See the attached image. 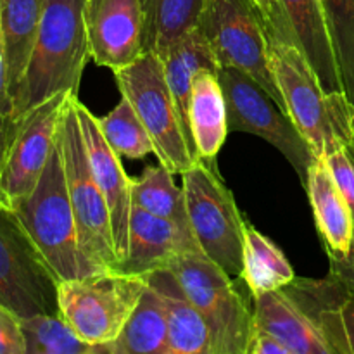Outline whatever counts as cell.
<instances>
[{"label": "cell", "mask_w": 354, "mask_h": 354, "mask_svg": "<svg viewBox=\"0 0 354 354\" xmlns=\"http://www.w3.org/2000/svg\"><path fill=\"white\" fill-rule=\"evenodd\" d=\"M0 114L12 116V99H10L9 93V80H7V61L2 26H0Z\"/></svg>", "instance_id": "35"}, {"label": "cell", "mask_w": 354, "mask_h": 354, "mask_svg": "<svg viewBox=\"0 0 354 354\" xmlns=\"http://www.w3.org/2000/svg\"><path fill=\"white\" fill-rule=\"evenodd\" d=\"M175 173L166 166H149L140 178L131 185V203L156 216L168 218L180 227L192 232L189 213H187L185 192L173 180Z\"/></svg>", "instance_id": "26"}, {"label": "cell", "mask_w": 354, "mask_h": 354, "mask_svg": "<svg viewBox=\"0 0 354 354\" xmlns=\"http://www.w3.org/2000/svg\"><path fill=\"white\" fill-rule=\"evenodd\" d=\"M241 279L252 297L286 289L296 279L292 265L282 249L272 239L256 230L249 221L245 225Z\"/></svg>", "instance_id": "24"}, {"label": "cell", "mask_w": 354, "mask_h": 354, "mask_svg": "<svg viewBox=\"0 0 354 354\" xmlns=\"http://www.w3.org/2000/svg\"><path fill=\"white\" fill-rule=\"evenodd\" d=\"M59 279L12 211L0 207V304L19 318L59 315Z\"/></svg>", "instance_id": "11"}, {"label": "cell", "mask_w": 354, "mask_h": 354, "mask_svg": "<svg viewBox=\"0 0 354 354\" xmlns=\"http://www.w3.org/2000/svg\"><path fill=\"white\" fill-rule=\"evenodd\" d=\"M14 128H16V120L7 114H0V171H2L3 159H6L10 138H12Z\"/></svg>", "instance_id": "36"}, {"label": "cell", "mask_w": 354, "mask_h": 354, "mask_svg": "<svg viewBox=\"0 0 354 354\" xmlns=\"http://www.w3.org/2000/svg\"><path fill=\"white\" fill-rule=\"evenodd\" d=\"M325 161H327L337 185L341 187L354 218V142H349V144L342 145L341 149L328 154ZM328 261H332V259H328ZM344 265H354V252L351 261L344 263Z\"/></svg>", "instance_id": "30"}, {"label": "cell", "mask_w": 354, "mask_h": 354, "mask_svg": "<svg viewBox=\"0 0 354 354\" xmlns=\"http://www.w3.org/2000/svg\"><path fill=\"white\" fill-rule=\"evenodd\" d=\"M190 131L201 161L216 165L228 135V113L218 73L201 71L192 86L189 106Z\"/></svg>", "instance_id": "20"}, {"label": "cell", "mask_w": 354, "mask_h": 354, "mask_svg": "<svg viewBox=\"0 0 354 354\" xmlns=\"http://www.w3.org/2000/svg\"><path fill=\"white\" fill-rule=\"evenodd\" d=\"M330 273L341 277L344 282H348L349 286L354 283V265H344V263L330 261Z\"/></svg>", "instance_id": "37"}, {"label": "cell", "mask_w": 354, "mask_h": 354, "mask_svg": "<svg viewBox=\"0 0 354 354\" xmlns=\"http://www.w3.org/2000/svg\"><path fill=\"white\" fill-rule=\"evenodd\" d=\"M265 19L266 35L280 38V40L296 41L292 30H290L289 19L282 7V0H252ZM297 44V41H296Z\"/></svg>", "instance_id": "32"}, {"label": "cell", "mask_w": 354, "mask_h": 354, "mask_svg": "<svg viewBox=\"0 0 354 354\" xmlns=\"http://www.w3.org/2000/svg\"><path fill=\"white\" fill-rule=\"evenodd\" d=\"M45 2L47 0H0V26L12 109L37 41Z\"/></svg>", "instance_id": "22"}, {"label": "cell", "mask_w": 354, "mask_h": 354, "mask_svg": "<svg viewBox=\"0 0 354 354\" xmlns=\"http://www.w3.org/2000/svg\"><path fill=\"white\" fill-rule=\"evenodd\" d=\"M26 354H106L80 337L61 315H33L19 318Z\"/></svg>", "instance_id": "27"}, {"label": "cell", "mask_w": 354, "mask_h": 354, "mask_svg": "<svg viewBox=\"0 0 354 354\" xmlns=\"http://www.w3.org/2000/svg\"><path fill=\"white\" fill-rule=\"evenodd\" d=\"M199 30L220 68H235L251 76L287 114L272 71L265 19L252 0H206Z\"/></svg>", "instance_id": "9"}, {"label": "cell", "mask_w": 354, "mask_h": 354, "mask_svg": "<svg viewBox=\"0 0 354 354\" xmlns=\"http://www.w3.org/2000/svg\"><path fill=\"white\" fill-rule=\"evenodd\" d=\"M346 95L354 104V0H322Z\"/></svg>", "instance_id": "29"}, {"label": "cell", "mask_w": 354, "mask_h": 354, "mask_svg": "<svg viewBox=\"0 0 354 354\" xmlns=\"http://www.w3.org/2000/svg\"><path fill=\"white\" fill-rule=\"evenodd\" d=\"M161 61L162 66H165L166 82H168L169 90H171V95L175 99L180 120H182L183 130H185L187 140H189V145L192 149L196 159L201 161L196 152V147H194L192 131H190V95H192V86L197 75L201 71L218 73L220 66H218L213 50H211L206 37H204L199 28L187 33L165 57H161Z\"/></svg>", "instance_id": "21"}, {"label": "cell", "mask_w": 354, "mask_h": 354, "mask_svg": "<svg viewBox=\"0 0 354 354\" xmlns=\"http://www.w3.org/2000/svg\"><path fill=\"white\" fill-rule=\"evenodd\" d=\"M248 354H290V353L289 349H287L283 344H280L273 335L266 334V332L259 330V328H252Z\"/></svg>", "instance_id": "33"}, {"label": "cell", "mask_w": 354, "mask_h": 354, "mask_svg": "<svg viewBox=\"0 0 354 354\" xmlns=\"http://www.w3.org/2000/svg\"><path fill=\"white\" fill-rule=\"evenodd\" d=\"M113 73L121 97L131 104L147 128L159 165L166 166L175 175L192 168L197 159L187 140L161 57L144 52L130 66Z\"/></svg>", "instance_id": "7"}, {"label": "cell", "mask_w": 354, "mask_h": 354, "mask_svg": "<svg viewBox=\"0 0 354 354\" xmlns=\"http://www.w3.org/2000/svg\"><path fill=\"white\" fill-rule=\"evenodd\" d=\"M75 106L83 138H85L93 178L99 189L102 190L107 206H109L114 249L121 263L128 256V227H130V213L133 206L131 203L133 178L127 175L121 165V158L104 138L99 127V118L80 100L78 95L75 97Z\"/></svg>", "instance_id": "14"}, {"label": "cell", "mask_w": 354, "mask_h": 354, "mask_svg": "<svg viewBox=\"0 0 354 354\" xmlns=\"http://www.w3.org/2000/svg\"><path fill=\"white\" fill-rule=\"evenodd\" d=\"M144 0H85L90 57L113 71L144 54Z\"/></svg>", "instance_id": "13"}, {"label": "cell", "mask_w": 354, "mask_h": 354, "mask_svg": "<svg viewBox=\"0 0 354 354\" xmlns=\"http://www.w3.org/2000/svg\"><path fill=\"white\" fill-rule=\"evenodd\" d=\"M218 80L227 100L228 130L256 135L272 144L306 185L308 171L317 158L289 114L256 80L239 69L220 68Z\"/></svg>", "instance_id": "10"}, {"label": "cell", "mask_w": 354, "mask_h": 354, "mask_svg": "<svg viewBox=\"0 0 354 354\" xmlns=\"http://www.w3.org/2000/svg\"><path fill=\"white\" fill-rule=\"evenodd\" d=\"M147 289V277L106 270L82 279L61 280L59 315L82 339L106 349L116 341Z\"/></svg>", "instance_id": "4"}, {"label": "cell", "mask_w": 354, "mask_h": 354, "mask_svg": "<svg viewBox=\"0 0 354 354\" xmlns=\"http://www.w3.org/2000/svg\"><path fill=\"white\" fill-rule=\"evenodd\" d=\"M168 270L206 320L214 354H248L254 317L234 279L203 251L185 252Z\"/></svg>", "instance_id": "5"}, {"label": "cell", "mask_w": 354, "mask_h": 354, "mask_svg": "<svg viewBox=\"0 0 354 354\" xmlns=\"http://www.w3.org/2000/svg\"><path fill=\"white\" fill-rule=\"evenodd\" d=\"M341 320L349 354H354V283L349 286L348 294H346L344 301L341 304Z\"/></svg>", "instance_id": "34"}, {"label": "cell", "mask_w": 354, "mask_h": 354, "mask_svg": "<svg viewBox=\"0 0 354 354\" xmlns=\"http://www.w3.org/2000/svg\"><path fill=\"white\" fill-rule=\"evenodd\" d=\"M159 294L168 320L169 354H214L213 335L203 315L187 299L178 280L168 268L147 275Z\"/></svg>", "instance_id": "19"}, {"label": "cell", "mask_w": 354, "mask_h": 354, "mask_svg": "<svg viewBox=\"0 0 354 354\" xmlns=\"http://www.w3.org/2000/svg\"><path fill=\"white\" fill-rule=\"evenodd\" d=\"M190 251H201L192 232L133 204L128 227V256L118 270L147 277L169 268L175 259Z\"/></svg>", "instance_id": "15"}, {"label": "cell", "mask_w": 354, "mask_h": 354, "mask_svg": "<svg viewBox=\"0 0 354 354\" xmlns=\"http://www.w3.org/2000/svg\"><path fill=\"white\" fill-rule=\"evenodd\" d=\"M254 328L273 335L290 354H332L320 328L283 289L252 297Z\"/></svg>", "instance_id": "18"}, {"label": "cell", "mask_w": 354, "mask_h": 354, "mask_svg": "<svg viewBox=\"0 0 354 354\" xmlns=\"http://www.w3.org/2000/svg\"><path fill=\"white\" fill-rule=\"evenodd\" d=\"M304 187L328 259L349 263L354 252V218L325 159L311 165Z\"/></svg>", "instance_id": "16"}, {"label": "cell", "mask_w": 354, "mask_h": 354, "mask_svg": "<svg viewBox=\"0 0 354 354\" xmlns=\"http://www.w3.org/2000/svg\"><path fill=\"white\" fill-rule=\"evenodd\" d=\"M12 213L21 221L59 282L102 272L85 258L80 248L78 228L66 182L61 127L37 187L14 207Z\"/></svg>", "instance_id": "3"}, {"label": "cell", "mask_w": 354, "mask_h": 354, "mask_svg": "<svg viewBox=\"0 0 354 354\" xmlns=\"http://www.w3.org/2000/svg\"><path fill=\"white\" fill-rule=\"evenodd\" d=\"M99 127L107 144L121 159H142L151 152L154 154V144L147 128L124 97H121L109 114L99 118Z\"/></svg>", "instance_id": "28"}, {"label": "cell", "mask_w": 354, "mask_h": 354, "mask_svg": "<svg viewBox=\"0 0 354 354\" xmlns=\"http://www.w3.org/2000/svg\"><path fill=\"white\" fill-rule=\"evenodd\" d=\"M268 37L272 71L286 102L287 114L315 158L325 159L354 142V104L344 92L327 93L303 54L290 40Z\"/></svg>", "instance_id": "1"}, {"label": "cell", "mask_w": 354, "mask_h": 354, "mask_svg": "<svg viewBox=\"0 0 354 354\" xmlns=\"http://www.w3.org/2000/svg\"><path fill=\"white\" fill-rule=\"evenodd\" d=\"M107 354H169L165 306L149 283L120 337L107 346Z\"/></svg>", "instance_id": "25"}, {"label": "cell", "mask_w": 354, "mask_h": 354, "mask_svg": "<svg viewBox=\"0 0 354 354\" xmlns=\"http://www.w3.org/2000/svg\"><path fill=\"white\" fill-rule=\"evenodd\" d=\"M88 57L85 0H47L37 41L14 100V120L61 92L78 95Z\"/></svg>", "instance_id": "2"}, {"label": "cell", "mask_w": 354, "mask_h": 354, "mask_svg": "<svg viewBox=\"0 0 354 354\" xmlns=\"http://www.w3.org/2000/svg\"><path fill=\"white\" fill-rule=\"evenodd\" d=\"M182 178L190 227L201 251L232 279H241L248 220L234 194L218 175L216 165L206 161H197Z\"/></svg>", "instance_id": "6"}, {"label": "cell", "mask_w": 354, "mask_h": 354, "mask_svg": "<svg viewBox=\"0 0 354 354\" xmlns=\"http://www.w3.org/2000/svg\"><path fill=\"white\" fill-rule=\"evenodd\" d=\"M75 97H69L61 121L62 156H64L66 182L69 199L75 213L78 241L83 254L92 265L106 272L118 270L120 259L116 256L111 227V213L102 190L93 178L90 168L85 138L76 113Z\"/></svg>", "instance_id": "8"}, {"label": "cell", "mask_w": 354, "mask_h": 354, "mask_svg": "<svg viewBox=\"0 0 354 354\" xmlns=\"http://www.w3.org/2000/svg\"><path fill=\"white\" fill-rule=\"evenodd\" d=\"M282 7L297 45L310 61L325 92H344L334 40L322 0H282Z\"/></svg>", "instance_id": "17"}, {"label": "cell", "mask_w": 354, "mask_h": 354, "mask_svg": "<svg viewBox=\"0 0 354 354\" xmlns=\"http://www.w3.org/2000/svg\"><path fill=\"white\" fill-rule=\"evenodd\" d=\"M0 354H26L19 317L0 304Z\"/></svg>", "instance_id": "31"}, {"label": "cell", "mask_w": 354, "mask_h": 354, "mask_svg": "<svg viewBox=\"0 0 354 354\" xmlns=\"http://www.w3.org/2000/svg\"><path fill=\"white\" fill-rule=\"evenodd\" d=\"M73 93L61 92L16 120L0 171V207L14 211L37 187L57 138L62 113Z\"/></svg>", "instance_id": "12"}, {"label": "cell", "mask_w": 354, "mask_h": 354, "mask_svg": "<svg viewBox=\"0 0 354 354\" xmlns=\"http://www.w3.org/2000/svg\"><path fill=\"white\" fill-rule=\"evenodd\" d=\"M206 0H144V52L165 57L199 28Z\"/></svg>", "instance_id": "23"}]
</instances>
